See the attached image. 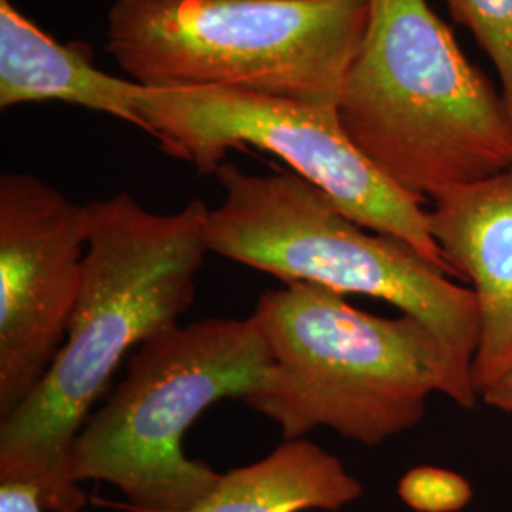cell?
I'll use <instances>...</instances> for the list:
<instances>
[{
	"label": "cell",
	"instance_id": "6da1fadb",
	"mask_svg": "<svg viewBox=\"0 0 512 512\" xmlns=\"http://www.w3.org/2000/svg\"><path fill=\"white\" fill-rule=\"evenodd\" d=\"M86 213L82 287L65 344L31 397L0 420V484L35 486L55 512L86 505L67 478L74 439L129 351L179 325L209 251L200 200L160 215L116 194L86 203Z\"/></svg>",
	"mask_w": 512,
	"mask_h": 512
},
{
	"label": "cell",
	"instance_id": "7a4b0ae2",
	"mask_svg": "<svg viewBox=\"0 0 512 512\" xmlns=\"http://www.w3.org/2000/svg\"><path fill=\"white\" fill-rule=\"evenodd\" d=\"M336 109L355 147L423 202L512 167L503 95L427 0H372Z\"/></svg>",
	"mask_w": 512,
	"mask_h": 512
},
{
	"label": "cell",
	"instance_id": "3957f363",
	"mask_svg": "<svg viewBox=\"0 0 512 512\" xmlns=\"http://www.w3.org/2000/svg\"><path fill=\"white\" fill-rule=\"evenodd\" d=\"M253 317L275 378L245 404L274 421L283 440L325 427L378 446L414 429L431 395L458 399L446 351L410 315H372L353 308L346 294L287 281L258 298Z\"/></svg>",
	"mask_w": 512,
	"mask_h": 512
},
{
	"label": "cell",
	"instance_id": "277c9868",
	"mask_svg": "<svg viewBox=\"0 0 512 512\" xmlns=\"http://www.w3.org/2000/svg\"><path fill=\"white\" fill-rule=\"evenodd\" d=\"M224 202L209 209L205 241L224 256L283 283L384 300L431 330L446 351L456 404L480 401L473 382L478 311L473 291L403 239L372 232L294 173L249 175L220 165Z\"/></svg>",
	"mask_w": 512,
	"mask_h": 512
},
{
	"label": "cell",
	"instance_id": "5b68a950",
	"mask_svg": "<svg viewBox=\"0 0 512 512\" xmlns=\"http://www.w3.org/2000/svg\"><path fill=\"white\" fill-rule=\"evenodd\" d=\"M274 378L253 315L173 325L133 351L124 382L76 435L67 478L112 484L137 511H192L222 475L186 458L184 433L211 404L245 403Z\"/></svg>",
	"mask_w": 512,
	"mask_h": 512
},
{
	"label": "cell",
	"instance_id": "8992f818",
	"mask_svg": "<svg viewBox=\"0 0 512 512\" xmlns=\"http://www.w3.org/2000/svg\"><path fill=\"white\" fill-rule=\"evenodd\" d=\"M372 0H114L107 50L145 88L338 105Z\"/></svg>",
	"mask_w": 512,
	"mask_h": 512
},
{
	"label": "cell",
	"instance_id": "52a82bcc",
	"mask_svg": "<svg viewBox=\"0 0 512 512\" xmlns=\"http://www.w3.org/2000/svg\"><path fill=\"white\" fill-rule=\"evenodd\" d=\"M139 107L145 131L162 150L202 173H217L230 148L270 152L349 219L403 239L454 275L431 234L425 202L385 177L355 147L336 105L232 88H145Z\"/></svg>",
	"mask_w": 512,
	"mask_h": 512
},
{
	"label": "cell",
	"instance_id": "ba28073f",
	"mask_svg": "<svg viewBox=\"0 0 512 512\" xmlns=\"http://www.w3.org/2000/svg\"><path fill=\"white\" fill-rule=\"evenodd\" d=\"M88 243L86 205L29 173L0 177V420L65 344Z\"/></svg>",
	"mask_w": 512,
	"mask_h": 512
},
{
	"label": "cell",
	"instance_id": "9c48e42d",
	"mask_svg": "<svg viewBox=\"0 0 512 512\" xmlns=\"http://www.w3.org/2000/svg\"><path fill=\"white\" fill-rule=\"evenodd\" d=\"M431 234L450 270L467 279L478 311V397L512 370V167L440 192Z\"/></svg>",
	"mask_w": 512,
	"mask_h": 512
},
{
	"label": "cell",
	"instance_id": "30bf717a",
	"mask_svg": "<svg viewBox=\"0 0 512 512\" xmlns=\"http://www.w3.org/2000/svg\"><path fill=\"white\" fill-rule=\"evenodd\" d=\"M135 80L93 67L82 44H61L25 18L10 0H0V109L63 101L105 112L145 131Z\"/></svg>",
	"mask_w": 512,
	"mask_h": 512
},
{
	"label": "cell",
	"instance_id": "8fae6325",
	"mask_svg": "<svg viewBox=\"0 0 512 512\" xmlns=\"http://www.w3.org/2000/svg\"><path fill=\"white\" fill-rule=\"evenodd\" d=\"M361 495L363 484L336 456L308 440H283L266 458L220 476L188 512L340 511Z\"/></svg>",
	"mask_w": 512,
	"mask_h": 512
},
{
	"label": "cell",
	"instance_id": "7c38bea8",
	"mask_svg": "<svg viewBox=\"0 0 512 512\" xmlns=\"http://www.w3.org/2000/svg\"><path fill=\"white\" fill-rule=\"evenodd\" d=\"M446 4L494 63L512 118V0H446Z\"/></svg>",
	"mask_w": 512,
	"mask_h": 512
},
{
	"label": "cell",
	"instance_id": "4fadbf2b",
	"mask_svg": "<svg viewBox=\"0 0 512 512\" xmlns=\"http://www.w3.org/2000/svg\"><path fill=\"white\" fill-rule=\"evenodd\" d=\"M399 497L416 512H458L473 499V486L456 471L421 465L399 480Z\"/></svg>",
	"mask_w": 512,
	"mask_h": 512
},
{
	"label": "cell",
	"instance_id": "5bb4252c",
	"mask_svg": "<svg viewBox=\"0 0 512 512\" xmlns=\"http://www.w3.org/2000/svg\"><path fill=\"white\" fill-rule=\"evenodd\" d=\"M0 512H44L40 492L29 484H0Z\"/></svg>",
	"mask_w": 512,
	"mask_h": 512
},
{
	"label": "cell",
	"instance_id": "9a60e30c",
	"mask_svg": "<svg viewBox=\"0 0 512 512\" xmlns=\"http://www.w3.org/2000/svg\"><path fill=\"white\" fill-rule=\"evenodd\" d=\"M480 401L492 406L495 410H499V412H505V414H511L512 416V370L501 382H497L490 389H486L480 395Z\"/></svg>",
	"mask_w": 512,
	"mask_h": 512
}]
</instances>
